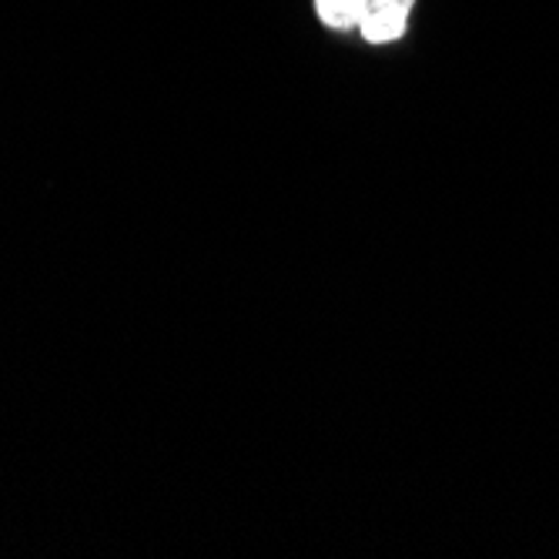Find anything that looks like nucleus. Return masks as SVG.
<instances>
[{
  "mask_svg": "<svg viewBox=\"0 0 559 559\" xmlns=\"http://www.w3.org/2000/svg\"><path fill=\"white\" fill-rule=\"evenodd\" d=\"M413 4L416 0H362V11H359L362 37L372 44L399 40L405 34V27H409Z\"/></svg>",
  "mask_w": 559,
  "mask_h": 559,
  "instance_id": "f257e3e1",
  "label": "nucleus"
},
{
  "mask_svg": "<svg viewBox=\"0 0 559 559\" xmlns=\"http://www.w3.org/2000/svg\"><path fill=\"white\" fill-rule=\"evenodd\" d=\"M316 11L329 27L348 31V27H359L362 0H316Z\"/></svg>",
  "mask_w": 559,
  "mask_h": 559,
  "instance_id": "f03ea898",
  "label": "nucleus"
}]
</instances>
